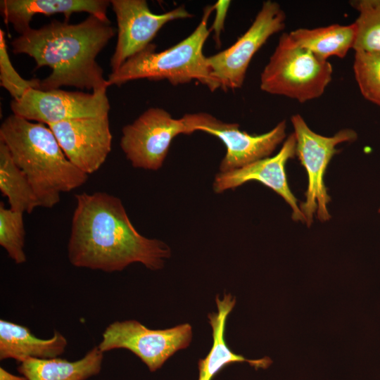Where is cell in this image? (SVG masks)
Segmentation results:
<instances>
[{
	"instance_id": "obj_1",
	"label": "cell",
	"mask_w": 380,
	"mask_h": 380,
	"mask_svg": "<svg viewBox=\"0 0 380 380\" xmlns=\"http://www.w3.org/2000/svg\"><path fill=\"white\" fill-rule=\"evenodd\" d=\"M75 198L68 245L72 265L106 272L121 271L134 262L151 270L163 267L170 248L139 234L119 198L106 192H84Z\"/></svg>"
},
{
	"instance_id": "obj_2",
	"label": "cell",
	"mask_w": 380,
	"mask_h": 380,
	"mask_svg": "<svg viewBox=\"0 0 380 380\" xmlns=\"http://www.w3.org/2000/svg\"><path fill=\"white\" fill-rule=\"evenodd\" d=\"M114 34L110 22L89 15L77 24L53 20L40 28L31 27L11 44L13 53L34 58L36 68L51 69L40 80L41 90L70 86L95 92L109 87L96 58Z\"/></svg>"
},
{
	"instance_id": "obj_3",
	"label": "cell",
	"mask_w": 380,
	"mask_h": 380,
	"mask_svg": "<svg viewBox=\"0 0 380 380\" xmlns=\"http://www.w3.org/2000/svg\"><path fill=\"white\" fill-rule=\"evenodd\" d=\"M0 141L32 185L42 207L51 208L61 194L82 186L88 175L65 156L55 135L44 123L12 114L0 127Z\"/></svg>"
},
{
	"instance_id": "obj_4",
	"label": "cell",
	"mask_w": 380,
	"mask_h": 380,
	"mask_svg": "<svg viewBox=\"0 0 380 380\" xmlns=\"http://www.w3.org/2000/svg\"><path fill=\"white\" fill-rule=\"evenodd\" d=\"M213 11V5L206 6L196 29L175 45L157 52L156 45L151 44L127 59L108 75L109 86H120L132 80L146 78L153 81L167 80L174 86L197 80L211 91L220 88L211 75L203 52L210 33L208 23Z\"/></svg>"
},
{
	"instance_id": "obj_5",
	"label": "cell",
	"mask_w": 380,
	"mask_h": 380,
	"mask_svg": "<svg viewBox=\"0 0 380 380\" xmlns=\"http://www.w3.org/2000/svg\"><path fill=\"white\" fill-rule=\"evenodd\" d=\"M332 73L328 61L299 46L289 33H283L261 73L260 89L304 103L322 96Z\"/></svg>"
},
{
	"instance_id": "obj_6",
	"label": "cell",
	"mask_w": 380,
	"mask_h": 380,
	"mask_svg": "<svg viewBox=\"0 0 380 380\" xmlns=\"http://www.w3.org/2000/svg\"><path fill=\"white\" fill-rule=\"evenodd\" d=\"M291 120L296 140V155L308 175L305 201L300 203L299 208L310 227L315 213L322 222L331 218L327 209L331 198L324 185V175L329 161L338 152L336 146L355 141L357 135L353 129L346 128L332 137H324L313 132L299 114L293 115Z\"/></svg>"
},
{
	"instance_id": "obj_7",
	"label": "cell",
	"mask_w": 380,
	"mask_h": 380,
	"mask_svg": "<svg viewBox=\"0 0 380 380\" xmlns=\"http://www.w3.org/2000/svg\"><path fill=\"white\" fill-rule=\"evenodd\" d=\"M286 14L280 5L268 0L246 32L231 46L209 57L206 63L213 79L227 91L241 88L249 63L256 52L274 34L285 27Z\"/></svg>"
},
{
	"instance_id": "obj_8",
	"label": "cell",
	"mask_w": 380,
	"mask_h": 380,
	"mask_svg": "<svg viewBox=\"0 0 380 380\" xmlns=\"http://www.w3.org/2000/svg\"><path fill=\"white\" fill-rule=\"evenodd\" d=\"M191 339L192 328L188 323L165 329H151L131 319L110 324L104 330L98 348L103 353L127 349L151 372H155L177 351L186 348Z\"/></svg>"
},
{
	"instance_id": "obj_9",
	"label": "cell",
	"mask_w": 380,
	"mask_h": 380,
	"mask_svg": "<svg viewBox=\"0 0 380 380\" xmlns=\"http://www.w3.org/2000/svg\"><path fill=\"white\" fill-rule=\"evenodd\" d=\"M182 118L189 134L203 131L219 138L227 152L221 161V172H230L267 158L286 138V121L279 122L268 132L255 135L239 129L236 123L222 121L207 113L185 114Z\"/></svg>"
},
{
	"instance_id": "obj_10",
	"label": "cell",
	"mask_w": 380,
	"mask_h": 380,
	"mask_svg": "<svg viewBox=\"0 0 380 380\" xmlns=\"http://www.w3.org/2000/svg\"><path fill=\"white\" fill-rule=\"evenodd\" d=\"M120 147L136 168L157 170L167 155L173 139L189 134L182 118L175 119L160 108H150L122 129Z\"/></svg>"
},
{
	"instance_id": "obj_11",
	"label": "cell",
	"mask_w": 380,
	"mask_h": 380,
	"mask_svg": "<svg viewBox=\"0 0 380 380\" xmlns=\"http://www.w3.org/2000/svg\"><path fill=\"white\" fill-rule=\"evenodd\" d=\"M13 114L30 121L53 124L68 120L108 114L106 90L84 93L60 89H30L18 100H12Z\"/></svg>"
},
{
	"instance_id": "obj_12",
	"label": "cell",
	"mask_w": 380,
	"mask_h": 380,
	"mask_svg": "<svg viewBox=\"0 0 380 380\" xmlns=\"http://www.w3.org/2000/svg\"><path fill=\"white\" fill-rule=\"evenodd\" d=\"M118 24V39L110 60L112 72L129 58L144 50L167 23L193 17L179 6L161 14L150 10L145 0H110Z\"/></svg>"
},
{
	"instance_id": "obj_13",
	"label": "cell",
	"mask_w": 380,
	"mask_h": 380,
	"mask_svg": "<svg viewBox=\"0 0 380 380\" xmlns=\"http://www.w3.org/2000/svg\"><path fill=\"white\" fill-rule=\"evenodd\" d=\"M67 158L87 175L97 171L111 151L108 114L47 125Z\"/></svg>"
},
{
	"instance_id": "obj_14",
	"label": "cell",
	"mask_w": 380,
	"mask_h": 380,
	"mask_svg": "<svg viewBox=\"0 0 380 380\" xmlns=\"http://www.w3.org/2000/svg\"><path fill=\"white\" fill-rule=\"evenodd\" d=\"M296 140L291 134L280 151L273 157H267L241 168L216 175L213 190L220 194L233 189L249 181H258L281 196L292 209V219L305 223L304 215L298 205L297 198L291 192L287 182L285 165L296 155Z\"/></svg>"
},
{
	"instance_id": "obj_15",
	"label": "cell",
	"mask_w": 380,
	"mask_h": 380,
	"mask_svg": "<svg viewBox=\"0 0 380 380\" xmlns=\"http://www.w3.org/2000/svg\"><path fill=\"white\" fill-rule=\"evenodd\" d=\"M108 0H1V13L6 23L13 25L20 34L28 30L35 15L61 13L68 21L74 13L85 12L110 22L107 17Z\"/></svg>"
},
{
	"instance_id": "obj_16",
	"label": "cell",
	"mask_w": 380,
	"mask_h": 380,
	"mask_svg": "<svg viewBox=\"0 0 380 380\" xmlns=\"http://www.w3.org/2000/svg\"><path fill=\"white\" fill-rule=\"evenodd\" d=\"M215 302L217 312L208 315L213 330V346L206 357L198 361V380H212L222 369L234 362H247L255 369L269 367L272 361L268 357L248 360L231 350L225 341L224 334L227 319L236 304V299L230 293H224L222 299L217 296Z\"/></svg>"
},
{
	"instance_id": "obj_17",
	"label": "cell",
	"mask_w": 380,
	"mask_h": 380,
	"mask_svg": "<svg viewBox=\"0 0 380 380\" xmlns=\"http://www.w3.org/2000/svg\"><path fill=\"white\" fill-rule=\"evenodd\" d=\"M67 344V339L59 331H55L51 338L41 339L26 327L0 319L1 360L14 359L20 363L29 358L58 357Z\"/></svg>"
},
{
	"instance_id": "obj_18",
	"label": "cell",
	"mask_w": 380,
	"mask_h": 380,
	"mask_svg": "<svg viewBox=\"0 0 380 380\" xmlns=\"http://www.w3.org/2000/svg\"><path fill=\"white\" fill-rule=\"evenodd\" d=\"M103 360V353L97 346L76 361L29 358L20 362L18 371L28 380H87L100 373Z\"/></svg>"
},
{
	"instance_id": "obj_19",
	"label": "cell",
	"mask_w": 380,
	"mask_h": 380,
	"mask_svg": "<svg viewBox=\"0 0 380 380\" xmlns=\"http://www.w3.org/2000/svg\"><path fill=\"white\" fill-rule=\"evenodd\" d=\"M357 29L355 23L338 24L313 29L299 28L289 33L292 41L318 58L327 61L330 56L343 58L353 49Z\"/></svg>"
},
{
	"instance_id": "obj_20",
	"label": "cell",
	"mask_w": 380,
	"mask_h": 380,
	"mask_svg": "<svg viewBox=\"0 0 380 380\" xmlns=\"http://www.w3.org/2000/svg\"><path fill=\"white\" fill-rule=\"evenodd\" d=\"M0 191L13 210L31 213L42 207L32 185L13 162L6 145L0 141Z\"/></svg>"
},
{
	"instance_id": "obj_21",
	"label": "cell",
	"mask_w": 380,
	"mask_h": 380,
	"mask_svg": "<svg viewBox=\"0 0 380 380\" xmlns=\"http://www.w3.org/2000/svg\"><path fill=\"white\" fill-rule=\"evenodd\" d=\"M350 4L359 14L354 23L357 32L353 49L380 52V0H357Z\"/></svg>"
},
{
	"instance_id": "obj_22",
	"label": "cell",
	"mask_w": 380,
	"mask_h": 380,
	"mask_svg": "<svg viewBox=\"0 0 380 380\" xmlns=\"http://www.w3.org/2000/svg\"><path fill=\"white\" fill-rule=\"evenodd\" d=\"M25 230L23 213L0 204V245L16 263L26 262L24 252Z\"/></svg>"
},
{
	"instance_id": "obj_23",
	"label": "cell",
	"mask_w": 380,
	"mask_h": 380,
	"mask_svg": "<svg viewBox=\"0 0 380 380\" xmlns=\"http://www.w3.org/2000/svg\"><path fill=\"white\" fill-rule=\"evenodd\" d=\"M353 71L362 96L380 106V52L355 51Z\"/></svg>"
},
{
	"instance_id": "obj_24",
	"label": "cell",
	"mask_w": 380,
	"mask_h": 380,
	"mask_svg": "<svg viewBox=\"0 0 380 380\" xmlns=\"http://www.w3.org/2000/svg\"><path fill=\"white\" fill-rule=\"evenodd\" d=\"M0 84L13 97L20 99L30 89H40V80H25L15 70L10 60L5 32L0 30Z\"/></svg>"
},
{
	"instance_id": "obj_25",
	"label": "cell",
	"mask_w": 380,
	"mask_h": 380,
	"mask_svg": "<svg viewBox=\"0 0 380 380\" xmlns=\"http://www.w3.org/2000/svg\"><path fill=\"white\" fill-rule=\"evenodd\" d=\"M230 4L231 1L224 0H219L213 4L215 15L213 25L210 28V31L213 32L214 39L217 48H219L221 44L220 36L224 30V21Z\"/></svg>"
},
{
	"instance_id": "obj_26",
	"label": "cell",
	"mask_w": 380,
	"mask_h": 380,
	"mask_svg": "<svg viewBox=\"0 0 380 380\" xmlns=\"http://www.w3.org/2000/svg\"><path fill=\"white\" fill-rule=\"evenodd\" d=\"M0 380H28L25 376L14 375L3 367H0Z\"/></svg>"
},
{
	"instance_id": "obj_27",
	"label": "cell",
	"mask_w": 380,
	"mask_h": 380,
	"mask_svg": "<svg viewBox=\"0 0 380 380\" xmlns=\"http://www.w3.org/2000/svg\"><path fill=\"white\" fill-rule=\"evenodd\" d=\"M379 213H380V208H379Z\"/></svg>"
}]
</instances>
